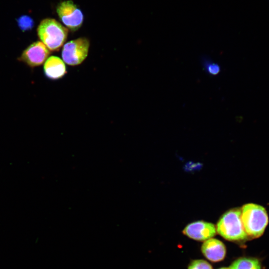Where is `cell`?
I'll return each instance as SVG.
<instances>
[{"instance_id":"cell-4","label":"cell","mask_w":269,"mask_h":269,"mask_svg":"<svg viewBox=\"0 0 269 269\" xmlns=\"http://www.w3.org/2000/svg\"><path fill=\"white\" fill-rule=\"evenodd\" d=\"M90 47V41L85 37L70 40L64 44L62 49V60L70 66L81 64L87 58Z\"/></svg>"},{"instance_id":"cell-7","label":"cell","mask_w":269,"mask_h":269,"mask_svg":"<svg viewBox=\"0 0 269 269\" xmlns=\"http://www.w3.org/2000/svg\"><path fill=\"white\" fill-rule=\"evenodd\" d=\"M183 233L191 239L204 241L214 237L216 233V229L211 223L196 221L188 224Z\"/></svg>"},{"instance_id":"cell-6","label":"cell","mask_w":269,"mask_h":269,"mask_svg":"<svg viewBox=\"0 0 269 269\" xmlns=\"http://www.w3.org/2000/svg\"><path fill=\"white\" fill-rule=\"evenodd\" d=\"M50 53V50L42 42L36 41L25 48L17 59L33 68L44 63Z\"/></svg>"},{"instance_id":"cell-3","label":"cell","mask_w":269,"mask_h":269,"mask_svg":"<svg viewBox=\"0 0 269 269\" xmlns=\"http://www.w3.org/2000/svg\"><path fill=\"white\" fill-rule=\"evenodd\" d=\"M241 214V210L235 209L225 213L217 223V232L229 241L245 239L247 235L243 226Z\"/></svg>"},{"instance_id":"cell-12","label":"cell","mask_w":269,"mask_h":269,"mask_svg":"<svg viewBox=\"0 0 269 269\" xmlns=\"http://www.w3.org/2000/svg\"><path fill=\"white\" fill-rule=\"evenodd\" d=\"M188 269H213L212 266L203 260L193 261L188 266Z\"/></svg>"},{"instance_id":"cell-5","label":"cell","mask_w":269,"mask_h":269,"mask_svg":"<svg viewBox=\"0 0 269 269\" xmlns=\"http://www.w3.org/2000/svg\"><path fill=\"white\" fill-rule=\"evenodd\" d=\"M56 12L63 23L72 31L77 30L83 23V13L72 0L59 3L56 7Z\"/></svg>"},{"instance_id":"cell-14","label":"cell","mask_w":269,"mask_h":269,"mask_svg":"<svg viewBox=\"0 0 269 269\" xmlns=\"http://www.w3.org/2000/svg\"><path fill=\"white\" fill-rule=\"evenodd\" d=\"M219 269H230V268H220Z\"/></svg>"},{"instance_id":"cell-11","label":"cell","mask_w":269,"mask_h":269,"mask_svg":"<svg viewBox=\"0 0 269 269\" xmlns=\"http://www.w3.org/2000/svg\"><path fill=\"white\" fill-rule=\"evenodd\" d=\"M16 20L19 28L22 31L31 30L34 26V21L29 16H21Z\"/></svg>"},{"instance_id":"cell-8","label":"cell","mask_w":269,"mask_h":269,"mask_svg":"<svg viewBox=\"0 0 269 269\" xmlns=\"http://www.w3.org/2000/svg\"><path fill=\"white\" fill-rule=\"evenodd\" d=\"M201 250L204 256L209 260L217 262L223 260L226 255V247L220 241L213 238L206 240Z\"/></svg>"},{"instance_id":"cell-9","label":"cell","mask_w":269,"mask_h":269,"mask_svg":"<svg viewBox=\"0 0 269 269\" xmlns=\"http://www.w3.org/2000/svg\"><path fill=\"white\" fill-rule=\"evenodd\" d=\"M43 70L45 76L53 80L62 78L67 73L64 62L56 56L48 57L44 62Z\"/></svg>"},{"instance_id":"cell-2","label":"cell","mask_w":269,"mask_h":269,"mask_svg":"<svg viewBox=\"0 0 269 269\" xmlns=\"http://www.w3.org/2000/svg\"><path fill=\"white\" fill-rule=\"evenodd\" d=\"M241 219L245 231L251 237L257 238L264 233L269 222L266 209L254 203H248L243 206Z\"/></svg>"},{"instance_id":"cell-13","label":"cell","mask_w":269,"mask_h":269,"mask_svg":"<svg viewBox=\"0 0 269 269\" xmlns=\"http://www.w3.org/2000/svg\"><path fill=\"white\" fill-rule=\"evenodd\" d=\"M204 66L207 73L211 75H216L220 71V66L216 63L204 61Z\"/></svg>"},{"instance_id":"cell-1","label":"cell","mask_w":269,"mask_h":269,"mask_svg":"<svg viewBox=\"0 0 269 269\" xmlns=\"http://www.w3.org/2000/svg\"><path fill=\"white\" fill-rule=\"evenodd\" d=\"M37 35L51 51H58L66 41L68 29L53 18L42 20L37 29Z\"/></svg>"},{"instance_id":"cell-10","label":"cell","mask_w":269,"mask_h":269,"mask_svg":"<svg viewBox=\"0 0 269 269\" xmlns=\"http://www.w3.org/2000/svg\"><path fill=\"white\" fill-rule=\"evenodd\" d=\"M230 269H261L260 262L254 258H243L235 261Z\"/></svg>"}]
</instances>
